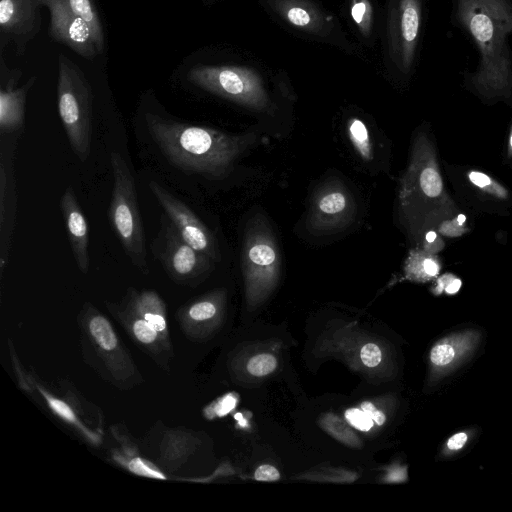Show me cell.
Instances as JSON below:
<instances>
[{"label":"cell","instance_id":"obj_4","mask_svg":"<svg viewBox=\"0 0 512 512\" xmlns=\"http://www.w3.org/2000/svg\"><path fill=\"white\" fill-rule=\"evenodd\" d=\"M57 105L70 147L85 162L91 152L93 93L80 68L62 54L58 57Z\"/></svg>","mask_w":512,"mask_h":512},{"label":"cell","instance_id":"obj_20","mask_svg":"<svg viewBox=\"0 0 512 512\" xmlns=\"http://www.w3.org/2000/svg\"><path fill=\"white\" fill-rule=\"evenodd\" d=\"M351 15L363 35L368 36L372 26V7L368 0H353Z\"/></svg>","mask_w":512,"mask_h":512},{"label":"cell","instance_id":"obj_30","mask_svg":"<svg viewBox=\"0 0 512 512\" xmlns=\"http://www.w3.org/2000/svg\"><path fill=\"white\" fill-rule=\"evenodd\" d=\"M254 477L257 481L274 482L279 480L280 474L275 467L264 464L256 469Z\"/></svg>","mask_w":512,"mask_h":512},{"label":"cell","instance_id":"obj_37","mask_svg":"<svg viewBox=\"0 0 512 512\" xmlns=\"http://www.w3.org/2000/svg\"><path fill=\"white\" fill-rule=\"evenodd\" d=\"M435 238H436V234H435L433 231H430V232H428V233L426 234V240H427L428 242H432V241H434V240H435Z\"/></svg>","mask_w":512,"mask_h":512},{"label":"cell","instance_id":"obj_31","mask_svg":"<svg viewBox=\"0 0 512 512\" xmlns=\"http://www.w3.org/2000/svg\"><path fill=\"white\" fill-rule=\"evenodd\" d=\"M361 408L378 425L384 424L385 415L380 410H378L371 402H363Z\"/></svg>","mask_w":512,"mask_h":512},{"label":"cell","instance_id":"obj_29","mask_svg":"<svg viewBox=\"0 0 512 512\" xmlns=\"http://www.w3.org/2000/svg\"><path fill=\"white\" fill-rule=\"evenodd\" d=\"M45 398L47 399V402H48L49 406L51 407V409L56 414H58L59 416H61L68 422L76 421L73 411L70 409V407L66 403H64L56 398H53L49 395H45Z\"/></svg>","mask_w":512,"mask_h":512},{"label":"cell","instance_id":"obj_5","mask_svg":"<svg viewBox=\"0 0 512 512\" xmlns=\"http://www.w3.org/2000/svg\"><path fill=\"white\" fill-rule=\"evenodd\" d=\"M241 264L251 295L268 291L278 279L280 251L270 224L261 214H256L247 222Z\"/></svg>","mask_w":512,"mask_h":512},{"label":"cell","instance_id":"obj_35","mask_svg":"<svg viewBox=\"0 0 512 512\" xmlns=\"http://www.w3.org/2000/svg\"><path fill=\"white\" fill-rule=\"evenodd\" d=\"M423 269L427 275L433 276L438 272V266L432 259L423 261Z\"/></svg>","mask_w":512,"mask_h":512},{"label":"cell","instance_id":"obj_28","mask_svg":"<svg viewBox=\"0 0 512 512\" xmlns=\"http://www.w3.org/2000/svg\"><path fill=\"white\" fill-rule=\"evenodd\" d=\"M360 357L365 366L372 368L380 363L382 353L376 344L367 343L362 347Z\"/></svg>","mask_w":512,"mask_h":512},{"label":"cell","instance_id":"obj_23","mask_svg":"<svg viewBox=\"0 0 512 512\" xmlns=\"http://www.w3.org/2000/svg\"><path fill=\"white\" fill-rule=\"evenodd\" d=\"M277 367L276 358L267 353L253 356L247 363V369L253 376L261 377L270 374Z\"/></svg>","mask_w":512,"mask_h":512},{"label":"cell","instance_id":"obj_13","mask_svg":"<svg viewBox=\"0 0 512 512\" xmlns=\"http://www.w3.org/2000/svg\"><path fill=\"white\" fill-rule=\"evenodd\" d=\"M2 56L1 52L0 130L2 133H12L24 126L26 97L36 77L29 78L23 86L17 88L21 71L10 70Z\"/></svg>","mask_w":512,"mask_h":512},{"label":"cell","instance_id":"obj_19","mask_svg":"<svg viewBox=\"0 0 512 512\" xmlns=\"http://www.w3.org/2000/svg\"><path fill=\"white\" fill-rule=\"evenodd\" d=\"M348 137L364 161H370L373 157V146L369 131L363 121L358 118H351L347 125Z\"/></svg>","mask_w":512,"mask_h":512},{"label":"cell","instance_id":"obj_14","mask_svg":"<svg viewBox=\"0 0 512 512\" xmlns=\"http://www.w3.org/2000/svg\"><path fill=\"white\" fill-rule=\"evenodd\" d=\"M60 209L75 262L79 270L87 274L90 267L89 226L72 186H68L61 196Z\"/></svg>","mask_w":512,"mask_h":512},{"label":"cell","instance_id":"obj_24","mask_svg":"<svg viewBox=\"0 0 512 512\" xmlns=\"http://www.w3.org/2000/svg\"><path fill=\"white\" fill-rule=\"evenodd\" d=\"M132 331L134 336L144 344H151L155 342L158 336V332L144 317L134 319L132 323Z\"/></svg>","mask_w":512,"mask_h":512},{"label":"cell","instance_id":"obj_3","mask_svg":"<svg viewBox=\"0 0 512 512\" xmlns=\"http://www.w3.org/2000/svg\"><path fill=\"white\" fill-rule=\"evenodd\" d=\"M110 165L113 187L108 215L111 226L132 264L148 274L145 231L135 179L120 153H110Z\"/></svg>","mask_w":512,"mask_h":512},{"label":"cell","instance_id":"obj_7","mask_svg":"<svg viewBox=\"0 0 512 512\" xmlns=\"http://www.w3.org/2000/svg\"><path fill=\"white\" fill-rule=\"evenodd\" d=\"M425 0H391L387 37L390 57L404 76L416 67L424 26Z\"/></svg>","mask_w":512,"mask_h":512},{"label":"cell","instance_id":"obj_38","mask_svg":"<svg viewBox=\"0 0 512 512\" xmlns=\"http://www.w3.org/2000/svg\"><path fill=\"white\" fill-rule=\"evenodd\" d=\"M465 219H466V218H465V216H464V215H462V214H460V215L458 216V222H459L460 224H462V223L465 221Z\"/></svg>","mask_w":512,"mask_h":512},{"label":"cell","instance_id":"obj_27","mask_svg":"<svg viewBox=\"0 0 512 512\" xmlns=\"http://www.w3.org/2000/svg\"><path fill=\"white\" fill-rule=\"evenodd\" d=\"M128 467H129L130 471H132L133 473H136L138 475L151 477V478H155V479H163V480L166 479V476L163 475L160 471L149 466L148 464H146L144 461H142L139 458L132 459L129 462Z\"/></svg>","mask_w":512,"mask_h":512},{"label":"cell","instance_id":"obj_33","mask_svg":"<svg viewBox=\"0 0 512 512\" xmlns=\"http://www.w3.org/2000/svg\"><path fill=\"white\" fill-rule=\"evenodd\" d=\"M467 441V435L464 432L453 435L447 442V447L450 450L461 449Z\"/></svg>","mask_w":512,"mask_h":512},{"label":"cell","instance_id":"obj_11","mask_svg":"<svg viewBox=\"0 0 512 512\" xmlns=\"http://www.w3.org/2000/svg\"><path fill=\"white\" fill-rule=\"evenodd\" d=\"M50 13L51 38L67 46L81 57L92 60L99 52L85 21L74 13L67 0H37Z\"/></svg>","mask_w":512,"mask_h":512},{"label":"cell","instance_id":"obj_6","mask_svg":"<svg viewBox=\"0 0 512 512\" xmlns=\"http://www.w3.org/2000/svg\"><path fill=\"white\" fill-rule=\"evenodd\" d=\"M196 86L250 109L267 110L270 98L260 76L239 66H197L188 73Z\"/></svg>","mask_w":512,"mask_h":512},{"label":"cell","instance_id":"obj_22","mask_svg":"<svg viewBox=\"0 0 512 512\" xmlns=\"http://www.w3.org/2000/svg\"><path fill=\"white\" fill-rule=\"evenodd\" d=\"M419 187L428 197H436L442 191L441 178L432 167L424 168L418 178Z\"/></svg>","mask_w":512,"mask_h":512},{"label":"cell","instance_id":"obj_39","mask_svg":"<svg viewBox=\"0 0 512 512\" xmlns=\"http://www.w3.org/2000/svg\"><path fill=\"white\" fill-rule=\"evenodd\" d=\"M510 143H511V146H512V137H511V141H510Z\"/></svg>","mask_w":512,"mask_h":512},{"label":"cell","instance_id":"obj_32","mask_svg":"<svg viewBox=\"0 0 512 512\" xmlns=\"http://www.w3.org/2000/svg\"><path fill=\"white\" fill-rule=\"evenodd\" d=\"M235 404V398L232 397L231 395H228L219 402V404L216 407V412L220 416L225 415L233 409Z\"/></svg>","mask_w":512,"mask_h":512},{"label":"cell","instance_id":"obj_34","mask_svg":"<svg viewBox=\"0 0 512 512\" xmlns=\"http://www.w3.org/2000/svg\"><path fill=\"white\" fill-rule=\"evenodd\" d=\"M469 178L474 184L480 187H484L490 183L489 177L480 172L470 173Z\"/></svg>","mask_w":512,"mask_h":512},{"label":"cell","instance_id":"obj_2","mask_svg":"<svg viewBox=\"0 0 512 512\" xmlns=\"http://www.w3.org/2000/svg\"><path fill=\"white\" fill-rule=\"evenodd\" d=\"M146 125L170 163L185 172L206 177L228 175L236 160L256 139L253 133L230 135L155 114L146 115Z\"/></svg>","mask_w":512,"mask_h":512},{"label":"cell","instance_id":"obj_9","mask_svg":"<svg viewBox=\"0 0 512 512\" xmlns=\"http://www.w3.org/2000/svg\"><path fill=\"white\" fill-rule=\"evenodd\" d=\"M356 202L339 180H329L314 192L307 219V230L317 236L337 234L354 221Z\"/></svg>","mask_w":512,"mask_h":512},{"label":"cell","instance_id":"obj_12","mask_svg":"<svg viewBox=\"0 0 512 512\" xmlns=\"http://www.w3.org/2000/svg\"><path fill=\"white\" fill-rule=\"evenodd\" d=\"M41 5L37 0H0V51L13 43L24 53L41 27Z\"/></svg>","mask_w":512,"mask_h":512},{"label":"cell","instance_id":"obj_1","mask_svg":"<svg viewBox=\"0 0 512 512\" xmlns=\"http://www.w3.org/2000/svg\"><path fill=\"white\" fill-rule=\"evenodd\" d=\"M450 20L474 44L478 60L464 79L481 95L512 94V0H450Z\"/></svg>","mask_w":512,"mask_h":512},{"label":"cell","instance_id":"obj_16","mask_svg":"<svg viewBox=\"0 0 512 512\" xmlns=\"http://www.w3.org/2000/svg\"><path fill=\"white\" fill-rule=\"evenodd\" d=\"M275 9L293 26L314 30L320 25V17L314 8L299 0H277Z\"/></svg>","mask_w":512,"mask_h":512},{"label":"cell","instance_id":"obj_25","mask_svg":"<svg viewBox=\"0 0 512 512\" xmlns=\"http://www.w3.org/2000/svg\"><path fill=\"white\" fill-rule=\"evenodd\" d=\"M455 357L454 348L449 344H437L430 353V359L437 366H445Z\"/></svg>","mask_w":512,"mask_h":512},{"label":"cell","instance_id":"obj_10","mask_svg":"<svg viewBox=\"0 0 512 512\" xmlns=\"http://www.w3.org/2000/svg\"><path fill=\"white\" fill-rule=\"evenodd\" d=\"M149 188L181 237L214 262L220 261L221 254L214 234L194 211L158 182L150 181Z\"/></svg>","mask_w":512,"mask_h":512},{"label":"cell","instance_id":"obj_8","mask_svg":"<svg viewBox=\"0 0 512 512\" xmlns=\"http://www.w3.org/2000/svg\"><path fill=\"white\" fill-rule=\"evenodd\" d=\"M151 249L167 274L183 284H191L205 277L216 263L190 246L165 214L161 216Z\"/></svg>","mask_w":512,"mask_h":512},{"label":"cell","instance_id":"obj_21","mask_svg":"<svg viewBox=\"0 0 512 512\" xmlns=\"http://www.w3.org/2000/svg\"><path fill=\"white\" fill-rule=\"evenodd\" d=\"M217 313V303L212 295L209 298L193 302L186 310L189 319L202 322L213 318Z\"/></svg>","mask_w":512,"mask_h":512},{"label":"cell","instance_id":"obj_26","mask_svg":"<svg viewBox=\"0 0 512 512\" xmlns=\"http://www.w3.org/2000/svg\"><path fill=\"white\" fill-rule=\"evenodd\" d=\"M345 417L352 426L362 431H368L373 426V420L357 408L347 410Z\"/></svg>","mask_w":512,"mask_h":512},{"label":"cell","instance_id":"obj_15","mask_svg":"<svg viewBox=\"0 0 512 512\" xmlns=\"http://www.w3.org/2000/svg\"><path fill=\"white\" fill-rule=\"evenodd\" d=\"M1 161V172H0V183H1V210H0V222L2 232V244L5 242L9 243V237L14 222L15 216V204H16V193L13 175L10 170V165ZM4 248V247H3ZM2 248V250H3Z\"/></svg>","mask_w":512,"mask_h":512},{"label":"cell","instance_id":"obj_17","mask_svg":"<svg viewBox=\"0 0 512 512\" xmlns=\"http://www.w3.org/2000/svg\"><path fill=\"white\" fill-rule=\"evenodd\" d=\"M76 15L82 18L89 26L97 50L102 53L105 45L104 31L93 0H67Z\"/></svg>","mask_w":512,"mask_h":512},{"label":"cell","instance_id":"obj_18","mask_svg":"<svg viewBox=\"0 0 512 512\" xmlns=\"http://www.w3.org/2000/svg\"><path fill=\"white\" fill-rule=\"evenodd\" d=\"M89 332L100 348L112 351L118 344L117 336L110 322L102 315L93 313L89 318Z\"/></svg>","mask_w":512,"mask_h":512},{"label":"cell","instance_id":"obj_36","mask_svg":"<svg viewBox=\"0 0 512 512\" xmlns=\"http://www.w3.org/2000/svg\"><path fill=\"white\" fill-rule=\"evenodd\" d=\"M460 286L461 281L459 279H455L446 287V291L449 294H454L459 290Z\"/></svg>","mask_w":512,"mask_h":512}]
</instances>
